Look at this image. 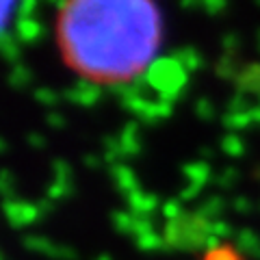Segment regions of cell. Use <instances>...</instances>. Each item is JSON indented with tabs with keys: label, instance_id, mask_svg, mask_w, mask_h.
<instances>
[{
	"label": "cell",
	"instance_id": "6",
	"mask_svg": "<svg viewBox=\"0 0 260 260\" xmlns=\"http://www.w3.org/2000/svg\"><path fill=\"white\" fill-rule=\"evenodd\" d=\"M24 245H26V249H30V251H37V254L50 256V258H56V260H74L76 258V251L72 247H65V245H61V243L50 241L48 237H39V234H35V237H26L24 239Z\"/></svg>",
	"mask_w": 260,
	"mask_h": 260
},
{
	"label": "cell",
	"instance_id": "23",
	"mask_svg": "<svg viewBox=\"0 0 260 260\" xmlns=\"http://www.w3.org/2000/svg\"><path fill=\"white\" fill-rule=\"evenodd\" d=\"M32 95H35V100L39 104H44V107H54V104L59 102V93L52 91V87H37L35 91H32Z\"/></svg>",
	"mask_w": 260,
	"mask_h": 260
},
{
	"label": "cell",
	"instance_id": "20",
	"mask_svg": "<svg viewBox=\"0 0 260 260\" xmlns=\"http://www.w3.org/2000/svg\"><path fill=\"white\" fill-rule=\"evenodd\" d=\"M204 260H241V256H239V251L230 245H217L213 249H206Z\"/></svg>",
	"mask_w": 260,
	"mask_h": 260
},
{
	"label": "cell",
	"instance_id": "30",
	"mask_svg": "<svg viewBox=\"0 0 260 260\" xmlns=\"http://www.w3.org/2000/svg\"><path fill=\"white\" fill-rule=\"evenodd\" d=\"M202 9H204L206 13H210V15H217L219 11L225 9V5L223 3H206V5H202Z\"/></svg>",
	"mask_w": 260,
	"mask_h": 260
},
{
	"label": "cell",
	"instance_id": "25",
	"mask_svg": "<svg viewBox=\"0 0 260 260\" xmlns=\"http://www.w3.org/2000/svg\"><path fill=\"white\" fill-rule=\"evenodd\" d=\"M225 234H230V223L221 221V219L210 221V239H213V241H221Z\"/></svg>",
	"mask_w": 260,
	"mask_h": 260
},
{
	"label": "cell",
	"instance_id": "8",
	"mask_svg": "<svg viewBox=\"0 0 260 260\" xmlns=\"http://www.w3.org/2000/svg\"><path fill=\"white\" fill-rule=\"evenodd\" d=\"M117 141L119 148L124 152V156H135L141 152V128L137 121H128L117 133Z\"/></svg>",
	"mask_w": 260,
	"mask_h": 260
},
{
	"label": "cell",
	"instance_id": "1",
	"mask_svg": "<svg viewBox=\"0 0 260 260\" xmlns=\"http://www.w3.org/2000/svg\"><path fill=\"white\" fill-rule=\"evenodd\" d=\"M162 39L152 3H65L56 11V44L65 65L93 85H133L148 74Z\"/></svg>",
	"mask_w": 260,
	"mask_h": 260
},
{
	"label": "cell",
	"instance_id": "13",
	"mask_svg": "<svg viewBox=\"0 0 260 260\" xmlns=\"http://www.w3.org/2000/svg\"><path fill=\"white\" fill-rule=\"evenodd\" d=\"M237 243H239L243 254H247L251 258H260V237L254 230L243 228V230L237 234Z\"/></svg>",
	"mask_w": 260,
	"mask_h": 260
},
{
	"label": "cell",
	"instance_id": "22",
	"mask_svg": "<svg viewBox=\"0 0 260 260\" xmlns=\"http://www.w3.org/2000/svg\"><path fill=\"white\" fill-rule=\"evenodd\" d=\"M9 83H11L13 87H18V89L26 87V85L30 83V72H28V68H24V65L15 63L13 70H11V74H9Z\"/></svg>",
	"mask_w": 260,
	"mask_h": 260
},
{
	"label": "cell",
	"instance_id": "29",
	"mask_svg": "<svg viewBox=\"0 0 260 260\" xmlns=\"http://www.w3.org/2000/svg\"><path fill=\"white\" fill-rule=\"evenodd\" d=\"M234 210H237V213H249V200L247 198H237V200H234Z\"/></svg>",
	"mask_w": 260,
	"mask_h": 260
},
{
	"label": "cell",
	"instance_id": "3",
	"mask_svg": "<svg viewBox=\"0 0 260 260\" xmlns=\"http://www.w3.org/2000/svg\"><path fill=\"white\" fill-rule=\"evenodd\" d=\"M165 243L174 247H184V249H195V247H206L213 241L210 239V221L206 217H202L200 213L195 215H182L169 221V225L162 232Z\"/></svg>",
	"mask_w": 260,
	"mask_h": 260
},
{
	"label": "cell",
	"instance_id": "32",
	"mask_svg": "<svg viewBox=\"0 0 260 260\" xmlns=\"http://www.w3.org/2000/svg\"><path fill=\"white\" fill-rule=\"evenodd\" d=\"M258 46H260V32H258Z\"/></svg>",
	"mask_w": 260,
	"mask_h": 260
},
{
	"label": "cell",
	"instance_id": "5",
	"mask_svg": "<svg viewBox=\"0 0 260 260\" xmlns=\"http://www.w3.org/2000/svg\"><path fill=\"white\" fill-rule=\"evenodd\" d=\"M158 98H152L145 93L143 87H121V93H119V104L124 107L126 111H130L133 115H137L139 119H148L152 107L156 104Z\"/></svg>",
	"mask_w": 260,
	"mask_h": 260
},
{
	"label": "cell",
	"instance_id": "12",
	"mask_svg": "<svg viewBox=\"0 0 260 260\" xmlns=\"http://www.w3.org/2000/svg\"><path fill=\"white\" fill-rule=\"evenodd\" d=\"M184 180L186 184H191V186H204L208 182V178H210V165L206 160H193L189 162V165H184Z\"/></svg>",
	"mask_w": 260,
	"mask_h": 260
},
{
	"label": "cell",
	"instance_id": "27",
	"mask_svg": "<svg viewBox=\"0 0 260 260\" xmlns=\"http://www.w3.org/2000/svg\"><path fill=\"white\" fill-rule=\"evenodd\" d=\"M237 180V169H223L221 174H219V186L221 189H230Z\"/></svg>",
	"mask_w": 260,
	"mask_h": 260
},
{
	"label": "cell",
	"instance_id": "21",
	"mask_svg": "<svg viewBox=\"0 0 260 260\" xmlns=\"http://www.w3.org/2000/svg\"><path fill=\"white\" fill-rule=\"evenodd\" d=\"M137 247L139 249H145V251H152L156 247H162V243H165V239L160 237V234H156V230H152L148 234H141V237H137Z\"/></svg>",
	"mask_w": 260,
	"mask_h": 260
},
{
	"label": "cell",
	"instance_id": "19",
	"mask_svg": "<svg viewBox=\"0 0 260 260\" xmlns=\"http://www.w3.org/2000/svg\"><path fill=\"white\" fill-rule=\"evenodd\" d=\"M221 148L223 152L228 154V156H243V152H245V143H243V139L237 135V133H232V135H225L223 137V141H221Z\"/></svg>",
	"mask_w": 260,
	"mask_h": 260
},
{
	"label": "cell",
	"instance_id": "28",
	"mask_svg": "<svg viewBox=\"0 0 260 260\" xmlns=\"http://www.w3.org/2000/svg\"><path fill=\"white\" fill-rule=\"evenodd\" d=\"M46 119H48V124H50L52 128H63V126H65V124H63V121H65L63 115H61V113H56V111H54V113H48Z\"/></svg>",
	"mask_w": 260,
	"mask_h": 260
},
{
	"label": "cell",
	"instance_id": "14",
	"mask_svg": "<svg viewBox=\"0 0 260 260\" xmlns=\"http://www.w3.org/2000/svg\"><path fill=\"white\" fill-rule=\"evenodd\" d=\"M113 225H115L117 232H124V234H133L137 232V223H139V217L133 215L130 210H115L113 213Z\"/></svg>",
	"mask_w": 260,
	"mask_h": 260
},
{
	"label": "cell",
	"instance_id": "2",
	"mask_svg": "<svg viewBox=\"0 0 260 260\" xmlns=\"http://www.w3.org/2000/svg\"><path fill=\"white\" fill-rule=\"evenodd\" d=\"M186 80H189V72L176 61L174 54L156 59L148 70V74H145L148 87L160 100H169V102H174L184 91Z\"/></svg>",
	"mask_w": 260,
	"mask_h": 260
},
{
	"label": "cell",
	"instance_id": "26",
	"mask_svg": "<svg viewBox=\"0 0 260 260\" xmlns=\"http://www.w3.org/2000/svg\"><path fill=\"white\" fill-rule=\"evenodd\" d=\"M162 215H165L169 221H174V219L182 217V208H180V202H167V204H162Z\"/></svg>",
	"mask_w": 260,
	"mask_h": 260
},
{
	"label": "cell",
	"instance_id": "15",
	"mask_svg": "<svg viewBox=\"0 0 260 260\" xmlns=\"http://www.w3.org/2000/svg\"><path fill=\"white\" fill-rule=\"evenodd\" d=\"M241 93L260 95V68L258 65H251V68L243 70V74H241Z\"/></svg>",
	"mask_w": 260,
	"mask_h": 260
},
{
	"label": "cell",
	"instance_id": "9",
	"mask_svg": "<svg viewBox=\"0 0 260 260\" xmlns=\"http://www.w3.org/2000/svg\"><path fill=\"white\" fill-rule=\"evenodd\" d=\"M111 176H113V182H115V186L126 195V198L139 191V180H137L135 172L128 165H124V162L111 167Z\"/></svg>",
	"mask_w": 260,
	"mask_h": 260
},
{
	"label": "cell",
	"instance_id": "17",
	"mask_svg": "<svg viewBox=\"0 0 260 260\" xmlns=\"http://www.w3.org/2000/svg\"><path fill=\"white\" fill-rule=\"evenodd\" d=\"M223 124L230 128L232 133H237L241 128H247L254 124V121H251V111H228V115L223 117Z\"/></svg>",
	"mask_w": 260,
	"mask_h": 260
},
{
	"label": "cell",
	"instance_id": "7",
	"mask_svg": "<svg viewBox=\"0 0 260 260\" xmlns=\"http://www.w3.org/2000/svg\"><path fill=\"white\" fill-rule=\"evenodd\" d=\"M100 87L89 83V80H78L74 87H70L68 91H65V98L76 104V107H93L98 102V98H100Z\"/></svg>",
	"mask_w": 260,
	"mask_h": 260
},
{
	"label": "cell",
	"instance_id": "24",
	"mask_svg": "<svg viewBox=\"0 0 260 260\" xmlns=\"http://www.w3.org/2000/svg\"><path fill=\"white\" fill-rule=\"evenodd\" d=\"M195 113H198V117L202 121H210L215 117V104L206 100V98H202V100H198V104H195Z\"/></svg>",
	"mask_w": 260,
	"mask_h": 260
},
{
	"label": "cell",
	"instance_id": "31",
	"mask_svg": "<svg viewBox=\"0 0 260 260\" xmlns=\"http://www.w3.org/2000/svg\"><path fill=\"white\" fill-rule=\"evenodd\" d=\"M95 260H111V258H109V256H98Z\"/></svg>",
	"mask_w": 260,
	"mask_h": 260
},
{
	"label": "cell",
	"instance_id": "18",
	"mask_svg": "<svg viewBox=\"0 0 260 260\" xmlns=\"http://www.w3.org/2000/svg\"><path fill=\"white\" fill-rule=\"evenodd\" d=\"M223 208H225V202L221 195H208V200L200 208V215L206 217L208 221H215V219H219V213H221Z\"/></svg>",
	"mask_w": 260,
	"mask_h": 260
},
{
	"label": "cell",
	"instance_id": "16",
	"mask_svg": "<svg viewBox=\"0 0 260 260\" xmlns=\"http://www.w3.org/2000/svg\"><path fill=\"white\" fill-rule=\"evenodd\" d=\"M174 56L186 72H195V70H200V65H202V56L195 48H180Z\"/></svg>",
	"mask_w": 260,
	"mask_h": 260
},
{
	"label": "cell",
	"instance_id": "11",
	"mask_svg": "<svg viewBox=\"0 0 260 260\" xmlns=\"http://www.w3.org/2000/svg\"><path fill=\"white\" fill-rule=\"evenodd\" d=\"M15 37L22 44H32L42 37V24L37 18H18L15 20Z\"/></svg>",
	"mask_w": 260,
	"mask_h": 260
},
{
	"label": "cell",
	"instance_id": "4",
	"mask_svg": "<svg viewBox=\"0 0 260 260\" xmlns=\"http://www.w3.org/2000/svg\"><path fill=\"white\" fill-rule=\"evenodd\" d=\"M48 204H50V200H46V202H28V200L13 198V200L5 202V213H7V219H9V223L13 228H26V225H32L39 217L46 213Z\"/></svg>",
	"mask_w": 260,
	"mask_h": 260
},
{
	"label": "cell",
	"instance_id": "10",
	"mask_svg": "<svg viewBox=\"0 0 260 260\" xmlns=\"http://www.w3.org/2000/svg\"><path fill=\"white\" fill-rule=\"evenodd\" d=\"M128 208H130V213L137 215V217H148L150 213H154V210L158 208V200H156V195H152L148 191H137L133 195H128Z\"/></svg>",
	"mask_w": 260,
	"mask_h": 260
}]
</instances>
